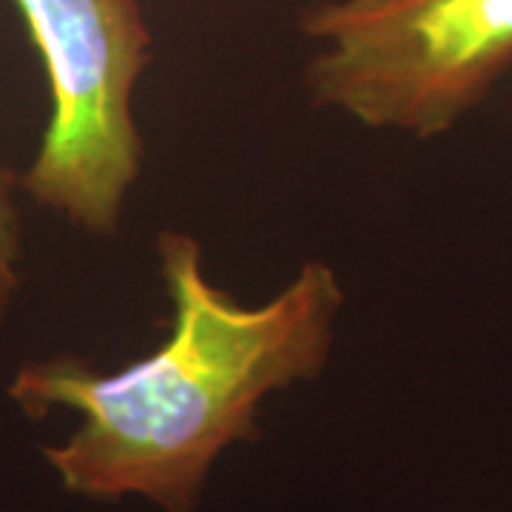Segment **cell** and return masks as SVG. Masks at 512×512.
Masks as SVG:
<instances>
[{
  "instance_id": "1",
  "label": "cell",
  "mask_w": 512,
  "mask_h": 512,
  "mask_svg": "<svg viewBox=\"0 0 512 512\" xmlns=\"http://www.w3.org/2000/svg\"><path fill=\"white\" fill-rule=\"evenodd\" d=\"M157 259L171 333L148 356L97 370L80 356L26 362L9 396L32 419L55 407L80 424L46 447L69 493L92 501L146 498L165 512H197L217 458L259 439V407L330 362L345 288L322 259L302 262L262 305H242L205 274L200 239L160 231Z\"/></svg>"
},
{
  "instance_id": "2",
  "label": "cell",
  "mask_w": 512,
  "mask_h": 512,
  "mask_svg": "<svg viewBox=\"0 0 512 512\" xmlns=\"http://www.w3.org/2000/svg\"><path fill=\"white\" fill-rule=\"evenodd\" d=\"M316 43V109L373 131L439 137L512 69V0H322L302 15Z\"/></svg>"
},
{
  "instance_id": "3",
  "label": "cell",
  "mask_w": 512,
  "mask_h": 512,
  "mask_svg": "<svg viewBox=\"0 0 512 512\" xmlns=\"http://www.w3.org/2000/svg\"><path fill=\"white\" fill-rule=\"evenodd\" d=\"M35 43L49 123L20 191L77 231L111 239L146 165L134 94L151 63L137 0H12Z\"/></svg>"
},
{
  "instance_id": "4",
  "label": "cell",
  "mask_w": 512,
  "mask_h": 512,
  "mask_svg": "<svg viewBox=\"0 0 512 512\" xmlns=\"http://www.w3.org/2000/svg\"><path fill=\"white\" fill-rule=\"evenodd\" d=\"M20 174L0 157V328L12 311L23 282V225H20Z\"/></svg>"
}]
</instances>
